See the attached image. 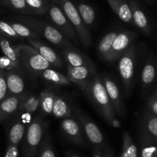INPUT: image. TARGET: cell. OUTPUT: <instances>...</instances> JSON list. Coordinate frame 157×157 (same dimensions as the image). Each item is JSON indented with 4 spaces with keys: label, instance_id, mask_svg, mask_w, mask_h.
<instances>
[{
    "label": "cell",
    "instance_id": "obj_7",
    "mask_svg": "<svg viewBox=\"0 0 157 157\" xmlns=\"http://www.w3.org/2000/svg\"><path fill=\"white\" fill-rule=\"evenodd\" d=\"M46 14L48 15L49 23L52 24L61 35H64L72 43L79 44L80 42L78 35L70 22L62 10L52 0H50L48 10Z\"/></svg>",
    "mask_w": 157,
    "mask_h": 157
},
{
    "label": "cell",
    "instance_id": "obj_3",
    "mask_svg": "<svg viewBox=\"0 0 157 157\" xmlns=\"http://www.w3.org/2000/svg\"><path fill=\"white\" fill-rule=\"evenodd\" d=\"M62 10L76 32L80 43L86 49L92 44V38L88 28L81 19L75 3L71 0H52Z\"/></svg>",
    "mask_w": 157,
    "mask_h": 157
},
{
    "label": "cell",
    "instance_id": "obj_8",
    "mask_svg": "<svg viewBox=\"0 0 157 157\" xmlns=\"http://www.w3.org/2000/svg\"><path fill=\"white\" fill-rule=\"evenodd\" d=\"M73 112L76 115L89 142L95 148H99L102 150L106 146V143L104 135L99 127L93 120L90 119L78 107H73Z\"/></svg>",
    "mask_w": 157,
    "mask_h": 157
},
{
    "label": "cell",
    "instance_id": "obj_23",
    "mask_svg": "<svg viewBox=\"0 0 157 157\" xmlns=\"http://www.w3.org/2000/svg\"><path fill=\"white\" fill-rule=\"evenodd\" d=\"M39 77H41L46 83L55 86H71L73 84L66 75L51 68L43 71Z\"/></svg>",
    "mask_w": 157,
    "mask_h": 157
},
{
    "label": "cell",
    "instance_id": "obj_42",
    "mask_svg": "<svg viewBox=\"0 0 157 157\" xmlns=\"http://www.w3.org/2000/svg\"><path fill=\"white\" fill-rule=\"evenodd\" d=\"M93 157H104V154H103L102 150L99 148H95L94 149L93 152Z\"/></svg>",
    "mask_w": 157,
    "mask_h": 157
},
{
    "label": "cell",
    "instance_id": "obj_18",
    "mask_svg": "<svg viewBox=\"0 0 157 157\" xmlns=\"http://www.w3.org/2000/svg\"><path fill=\"white\" fill-rule=\"evenodd\" d=\"M21 69L6 71L8 95H21L25 92V83Z\"/></svg>",
    "mask_w": 157,
    "mask_h": 157
},
{
    "label": "cell",
    "instance_id": "obj_40",
    "mask_svg": "<svg viewBox=\"0 0 157 157\" xmlns=\"http://www.w3.org/2000/svg\"><path fill=\"white\" fill-rule=\"evenodd\" d=\"M103 154H104V157H114L113 155V152L110 148H109L108 146H106L104 149H102Z\"/></svg>",
    "mask_w": 157,
    "mask_h": 157
},
{
    "label": "cell",
    "instance_id": "obj_27",
    "mask_svg": "<svg viewBox=\"0 0 157 157\" xmlns=\"http://www.w3.org/2000/svg\"><path fill=\"white\" fill-rule=\"evenodd\" d=\"M56 95V92L48 89L42 90L39 94V109L44 115H48L52 114Z\"/></svg>",
    "mask_w": 157,
    "mask_h": 157
},
{
    "label": "cell",
    "instance_id": "obj_19",
    "mask_svg": "<svg viewBox=\"0 0 157 157\" xmlns=\"http://www.w3.org/2000/svg\"><path fill=\"white\" fill-rule=\"evenodd\" d=\"M130 9H131L132 18L134 26L146 35L150 34V25L147 15L141 9L140 5L135 0H129Z\"/></svg>",
    "mask_w": 157,
    "mask_h": 157
},
{
    "label": "cell",
    "instance_id": "obj_16",
    "mask_svg": "<svg viewBox=\"0 0 157 157\" xmlns=\"http://www.w3.org/2000/svg\"><path fill=\"white\" fill-rule=\"evenodd\" d=\"M29 44L35 48L41 56L52 66V67L61 68L63 66V60L58 53L50 46L39 39H28Z\"/></svg>",
    "mask_w": 157,
    "mask_h": 157
},
{
    "label": "cell",
    "instance_id": "obj_20",
    "mask_svg": "<svg viewBox=\"0 0 157 157\" xmlns=\"http://www.w3.org/2000/svg\"><path fill=\"white\" fill-rule=\"evenodd\" d=\"M118 18L124 22L133 25L129 0H106Z\"/></svg>",
    "mask_w": 157,
    "mask_h": 157
},
{
    "label": "cell",
    "instance_id": "obj_30",
    "mask_svg": "<svg viewBox=\"0 0 157 157\" xmlns=\"http://www.w3.org/2000/svg\"><path fill=\"white\" fill-rule=\"evenodd\" d=\"M9 24L21 38H26L28 40L39 39L41 38L36 32H34L29 26L20 22H9Z\"/></svg>",
    "mask_w": 157,
    "mask_h": 157
},
{
    "label": "cell",
    "instance_id": "obj_9",
    "mask_svg": "<svg viewBox=\"0 0 157 157\" xmlns=\"http://www.w3.org/2000/svg\"><path fill=\"white\" fill-rule=\"evenodd\" d=\"M61 129L64 136L71 143L79 146H85L86 135L81 124L75 117L70 116L62 119L61 122Z\"/></svg>",
    "mask_w": 157,
    "mask_h": 157
},
{
    "label": "cell",
    "instance_id": "obj_6",
    "mask_svg": "<svg viewBox=\"0 0 157 157\" xmlns=\"http://www.w3.org/2000/svg\"><path fill=\"white\" fill-rule=\"evenodd\" d=\"M136 64V46L134 43L118 59V71L124 84L126 95H130L133 88Z\"/></svg>",
    "mask_w": 157,
    "mask_h": 157
},
{
    "label": "cell",
    "instance_id": "obj_12",
    "mask_svg": "<svg viewBox=\"0 0 157 157\" xmlns=\"http://www.w3.org/2000/svg\"><path fill=\"white\" fill-rule=\"evenodd\" d=\"M140 143L157 146V115L146 112L140 124Z\"/></svg>",
    "mask_w": 157,
    "mask_h": 157
},
{
    "label": "cell",
    "instance_id": "obj_13",
    "mask_svg": "<svg viewBox=\"0 0 157 157\" xmlns=\"http://www.w3.org/2000/svg\"><path fill=\"white\" fill-rule=\"evenodd\" d=\"M96 67L88 66H69L67 67V77L73 84L77 85L84 92L90 80L97 75Z\"/></svg>",
    "mask_w": 157,
    "mask_h": 157
},
{
    "label": "cell",
    "instance_id": "obj_33",
    "mask_svg": "<svg viewBox=\"0 0 157 157\" xmlns=\"http://www.w3.org/2000/svg\"><path fill=\"white\" fill-rule=\"evenodd\" d=\"M37 157H55L51 138L48 134L45 133L43 137V139L38 149Z\"/></svg>",
    "mask_w": 157,
    "mask_h": 157
},
{
    "label": "cell",
    "instance_id": "obj_26",
    "mask_svg": "<svg viewBox=\"0 0 157 157\" xmlns=\"http://www.w3.org/2000/svg\"><path fill=\"white\" fill-rule=\"evenodd\" d=\"M75 5L85 26L88 29L93 27L96 21V12L94 8L90 5L81 1L77 2Z\"/></svg>",
    "mask_w": 157,
    "mask_h": 157
},
{
    "label": "cell",
    "instance_id": "obj_1",
    "mask_svg": "<svg viewBox=\"0 0 157 157\" xmlns=\"http://www.w3.org/2000/svg\"><path fill=\"white\" fill-rule=\"evenodd\" d=\"M84 92L100 115L107 123H109L113 118L117 117L101 75L97 74L94 76L84 90Z\"/></svg>",
    "mask_w": 157,
    "mask_h": 157
},
{
    "label": "cell",
    "instance_id": "obj_32",
    "mask_svg": "<svg viewBox=\"0 0 157 157\" xmlns=\"http://www.w3.org/2000/svg\"><path fill=\"white\" fill-rule=\"evenodd\" d=\"M33 15H44L48 10L50 0H25Z\"/></svg>",
    "mask_w": 157,
    "mask_h": 157
},
{
    "label": "cell",
    "instance_id": "obj_36",
    "mask_svg": "<svg viewBox=\"0 0 157 157\" xmlns=\"http://www.w3.org/2000/svg\"><path fill=\"white\" fill-rule=\"evenodd\" d=\"M8 95L7 84L6 79V71L0 69V102Z\"/></svg>",
    "mask_w": 157,
    "mask_h": 157
},
{
    "label": "cell",
    "instance_id": "obj_31",
    "mask_svg": "<svg viewBox=\"0 0 157 157\" xmlns=\"http://www.w3.org/2000/svg\"><path fill=\"white\" fill-rule=\"evenodd\" d=\"M1 2L6 7L23 15H33L32 12L26 4L25 0H1Z\"/></svg>",
    "mask_w": 157,
    "mask_h": 157
},
{
    "label": "cell",
    "instance_id": "obj_14",
    "mask_svg": "<svg viewBox=\"0 0 157 157\" xmlns=\"http://www.w3.org/2000/svg\"><path fill=\"white\" fill-rule=\"evenodd\" d=\"M6 122L8 145L18 146L22 141L27 129L25 123L17 116V113Z\"/></svg>",
    "mask_w": 157,
    "mask_h": 157
},
{
    "label": "cell",
    "instance_id": "obj_25",
    "mask_svg": "<svg viewBox=\"0 0 157 157\" xmlns=\"http://www.w3.org/2000/svg\"><path fill=\"white\" fill-rule=\"evenodd\" d=\"M119 29H114L108 33L106 34L104 37L101 39L99 44L98 46V52L99 57L101 58V60L106 62H107V58H108L109 55L111 51L112 46H113V41H114L115 38L118 33L120 32Z\"/></svg>",
    "mask_w": 157,
    "mask_h": 157
},
{
    "label": "cell",
    "instance_id": "obj_21",
    "mask_svg": "<svg viewBox=\"0 0 157 157\" xmlns=\"http://www.w3.org/2000/svg\"><path fill=\"white\" fill-rule=\"evenodd\" d=\"M22 44L13 45L9 38L0 35V49L4 55L9 58L18 69H21L19 63L20 49Z\"/></svg>",
    "mask_w": 157,
    "mask_h": 157
},
{
    "label": "cell",
    "instance_id": "obj_5",
    "mask_svg": "<svg viewBox=\"0 0 157 157\" xmlns=\"http://www.w3.org/2000/svg\"><path fill=\"white\" fill-rule=\"evenodd\" d=\"M19 63L21 70L34 78L39 77L43 71L52 67L41 54L29 44L21 45Z\"/></svg>",
    "mask_w": 157,
    "mask_h": 157
},
{
    "label": "cell",
    "instance_id": "obj_37",
    "mask_svg": "<svg viewBox=\"0 0 157 157\" xmlns=\"http://www.w3.org/2000/svg\"><path fill=\"white\" fill-rule=\"evenodd\" d=\"M150 113L157 115V88L155 89L147 102V110Z\"/></svg>",
    "mask_w": 157,
    "mask_h": 157
},
{
    "label": "cell",
    "instance_id": "obj_24",
    "mask_svg": "<svg viewBox=\"0 0 157 157\" xmlns=\"http://www.w3.org/2000/svg\"><path fill=\"white\" fill-rule=\"evenodd\" d=\"M157 66L156 62L152 57L148 58L141 73V83L144 89H147L156 80Z\"/></svg>",
    "mask_w": 157,
    "mask_h": 157
},
{
    "label": "cell",
    "instance_id": "obj_39",
    "mask_svg": "<svg viewBox=\"0 0 157 157\" xmlns=\"http://www.w3.org/2000/svg\"><path fill=\"white\" fill-rule=\"evenodd\" d=\"M4 157H19L18 146L7 145V149L5 152Z\"/></svg>",
    "mask_w": 157,
    "mask_h": 157
},
{
    "label": "cell",
    "instance_id": "obj_28",
    "mask_svg": "<svg viewBox=\"0 0 157 157\" xmlns=\"http://www.w3.org/2000/svg\"><path fill=\"white\" fill-rule=\"evenodd\" d=\"M39 108V98L38 95L25 92L18 108V112L32 114L36 112Z\"/></svg>",
    "mask_w": 157,
    "mask_h": 157
},
{
    "label": "cell",
    "instance_id": "obj_38",
    "mask_svg": "<svg viewBox=\"0 0 157 157\" xmlns=\"http://www.w3.org/2000/svg\"><path fill=\"white\" fill-rule=\"evenodd\" d=\"M0 69L8 71L18 69L8 57H6V55H3V56L0 57Z\"/></svg>",
    "mask_w": 157,
    "mask_h": 157
},
{
    "label": "cell",
    "instance_id": "obj_2",
    "mask_svg": "<svg viewBox=\"0 0 157 157\" xmlns=\"http://www.w3.org/2000/svg\"><path fill=\"white\" fill-rule=\"evenodd\" d=\"M18 22L29 26L40 37L44 38L55 46L64 49L73 46V43L61 35L52 24L42 20L37 19L29 16H18L16 18Z\"/></svg>",
    "mask_w": 157,
    "mask_h": 157
},
{
    "label": "cell",
    "instance_id": "obj_41",
    "mask_svg": "<svg viewBox=\"0 0 157 157\" xmlns=\"http://www.w3.org/2000/svg\"><path fill=\"white\" fill-rule=\"evenodd\" d=\"M109 124H110L111 126H113V128H120L121 126V121H120L117 117L113 118V119L109 123Z\"/></svg>",
    "mask_w": 157,
    "mask_h": 157
},
{
    "label": "cell",
    "instance_id": "obj_22",
    "mask_svg": "<svg viewBox=\"0 0 157 157\" xmlns=\"http://www.w3.org/2000/svg\"><path fill=\"white\" fill-rule=\"evenodd\" d=\"M73 106H71L67 99L61 94L57 93L52 114L57 119H64L72 116Z\"/></svg>",
    "mask_w": 157,
    "mask_h": 157
},
{
    "label": "cell",
    "instance_id": "obj_29",
    "mask_svg": "<svg viewBox=\"0 0 157 157\" xmlns=\"http://www.w3.org/2000/svg\"><path fill=\"white\" fill-rule=\"evenodd\" d=\"M120 157H138V149L128 132H124L123 147Z\"/></svg>",
    "mask_w": 157,
    "mask_h": 157
},
{
    "label": "cell",
    "instance_id": "obj_10",
    "mask_svg": "<svg viewBox=\"0 0 157 157\" xmlns=\"http://www.w3.org/2000/svg\"><path fill=\"white\" fill-rule=\"evenodd\" d=\"M136 35L134 32L127 29H121L113 41L107 62L113 64L115 62L118 61L123 54L133 44Z\"/></svg>",
    "mask_w": 157,
    "mask_h": 157
},
{
    "label": "cell",
    "instance_id": "obj_43",
    "mask_svg": "<svg viewBox=\"0 0 157 157\" xmlns=\"http://www.w3.org/2000/svg\"><path fill=\"white\" fill-rule=\"evenodd\" d=\"M68 157H80L78 156V155H75V154H73V153H68Z\"/></svg>",
    "mask_w": 157,
    "mask_h": 157
},
{
    "label": "cell",
    "instance_id": "obj_4",
    "mask_svg": "<svg viewBox=\"0 0 157 157\" xmlns=\"http://www.w3.org/2000/svg\"><path fill=\"white\" fill-rule=\"evenodd\" d=\"M47 128V121L41 116H36L31 122L22 139L23 156L37 157L38 149Z\"/></svg>",
    "mask_w": 157,
    "mask_h": 157
},
{
    "label": "cell",
    "instance_id": "obj_11",
    "mask_svg": "<svg viewBox=\"0 0 157 157\" xmlns=\"http://www.w3.org/2000/svg\"><path fill=\"white\" fill-rule=\"evenodd\" d=\"M101 76L116 115L124 117L126 112L125 105L117 83L107 74H104V75H102Z\"/></svg>",
    "mask_w": 157,
    "mask_h": 157
},
{
    "label": "cell",
    "instance_id": "obj_15",
    "mask_svg": "<svg viewBox=\"0 0 157 157\" xmlns=\"http://www.w3.org/2000/svg\"><path fill=\"white\" fill-rule=\"evenodd\" d=\"M63 58L67 63L69 66H88V67H95L93 62L85 54L78 50L75 46L62 49Z\"/></svg>",
    "mask_w": 157,
    "mask_h": 157
},
{
    "label": "cell",
    "instance_id": "obj_34",
    "mask_svg": "<svg viewBox=\"0 0 157 157\" xmlns=\"http://www.w3.org/2000/svg\"><path fill=\"white\" fill-rule=\"evenodd\" d=\"M0 35L9 40L21 39V37L15 32L9 22L0 20Z\"/></svg>",
    "mask_w": 157,
    "mask_h": 157
},
{
    "label": "cell",
    "instance_id": "obj_17",
    "mask_svg": "<svg viewBox=\"0 0 157 157\" xmlns=\"http://www.w3.org/2000/svg\"><path fill=\"white\" fill-rule=\"evenodd\" d=\"M24 93L17 95H8L0 102V123L6 122L18 112V108Z\"/></svg>",
    "mask_w": 157,
    "mask_h": 157
},
{
    "label": "cell",
    "instance_id": "obj_35",
    "mask_svg": "<svg viewBox=\"0 0 157 157\" xmlns=\"http://www.w3.org/2000/svg\"><path fill=\"white\" fill-rule=\"evenodd\" d=\"M140 157H157L156 145H144L142 146Z\"/></svg>",
    "mask_w": 157,
    "mask_h": 157
}]
</instances>
